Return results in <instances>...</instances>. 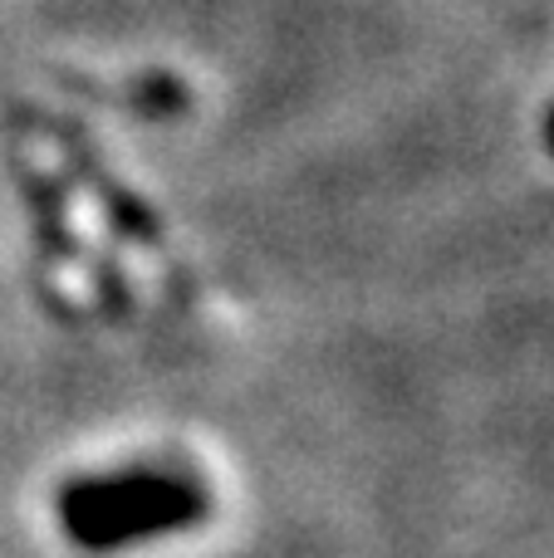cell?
I'll return each instance as SVG.
<instances>
[{
  "mask_svg": "<svg viewBox=\"0 0 554 558\" xmlns=\"http://www.w3.org/2000/svg\"><path fill=\"white\" fill-rule=\"evenodd\" d=\"M74 520L88 539H143V534L182 530L206 514V485L177 471H137V481H113L88 490L74 505Z\"/></svg>",
  "mask_w": 554,
  "mask_h": 558,
  "instance_id": "1",
  "label": "cell"
}]
</instances>
